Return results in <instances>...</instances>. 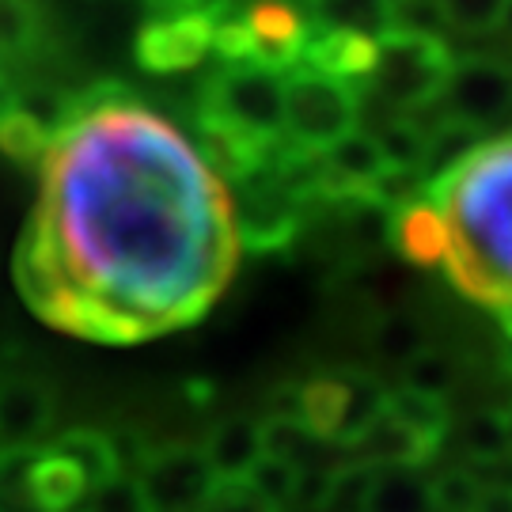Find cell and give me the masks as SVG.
<instances>
[{
  "mask_svg": "<svg viewBox=\"0 0 512 512\" xmlns=\"http://www.w3.org/2000/svg\"><path fill=\"white\" fill-rule=\"evenodd\" d=\"M209 38H213L209 16H198V12L160 16L137 31L133 54H137V65L152 76L186 73V69L202 65V57L209 54Z\"/></svg>",
  "mask_w": 512,
  "mask_h": 512,
  "instance_id": "9",
  "label": "cell"
},
{
  "mask_svg": "<svg viewBox=\"0 0 512 512\" xmlns=\"http://www.w3.org/2000/svg\"><path fill=\"white\" fill-rule=\"evenodd\" d=\"M285 4H293V8H308V0H285Z\"/></svg>",
  "mask_w": 512,
  "mask_h": 512,
  "instance_id": "40",
  "label": "cell"
},
{
  "mask_svg": "<svg viewBox=\"0 0 512 512\" xmlns=\"http://www.w3.org/2000/svg\"><path fill=\"white\" fill-rule=\"evenodd\" d=\"M145 4L156 16H190V12H198V16L220 19L228 12V0H145Z\"/></svg>",
  "mask_w": 512,
  "mask_h": 512,
  "instance_id": "35",
  "label": "cell"
},
{
  "mask_svg": "<svg viewBox=\"0 0 512 512\" xmlns=\"http://www.w3.org/2000/svg\"><path fill=\"white\" fill-rule=\"evenodd\" d=\"M440 220V266L478 304H512V137L482 145L425 190Z\"/></svg>",
  "mask_w": 512,
  "mask_h": 512,
  "instance_id": "2",
  "label": "cell"
},
{
  "mask_svg": "<svg viewBox=\"0 0 512 512\" xmlns=\"http://www.w3.org/2000/svg\"><path fill=\"white\" fill-rule=\"evenodd\" d=\"M376 137V148L391 171H418L425 175V152H429V129H421L414 118H391Z\"/></svg>",
  "mask_w": 512,
  "mask_h": 512,
  "instance_id": "24",
  "label": "cell"
},
{
  "mask_svg": "<svg viewBox=\"0 0 512 512\" xmlns=\"http://www.w3.org/2000/svg\"><path fill=\"white\" fill-rule=\"evenodd\" d=\"M205 512H277L247 478H217L205 494Z\"/></svg>",
  "mask_w": 512,
  "mask_h": 512,
  "instance_id": "31",
  "label": "cell"
},
{
  "mask_svg": "<svg viewBox=\"0 0 512 512\" xmlns=\"http://www.w3.org/2000/svg\"><path fill=\"white\" fill-rule=\"evenodd\" d=\"M133 478L141 482L152 512H186L194 509V505L202 509L205 494L217 482L213 471H209V463H205L202 448H186V444L145 452Z\"/></svg>",
  "mask_w": 512,
  "mask_h": 512,
  "instance_id": "7",
  "label": "cell"
},
{
  "mask_svg": "<svg viewBox=\"0 0 512 512\" xmlns=\"http://www.w3.org/2000/svg\"><path fill=\"white\" fill-rule=\"evenodd\" d=\"M202 456L209 463L213 478H247L251 467L262 459V444H258V421L228 418L213 425V433L205 437Z\"/></svg>",
  "mask_w": 512,
  "mask_h": 512,
  "instance_id": "15",
  "label": "cell"
},
{
  "mask_svg": "<svg viewBox=\"0 0 512 512\" xmlns=\"http://www.w3.org/2000/svg\"><path fill=\"white\" fill-rule=\"evenodd\" d=\"M497 418H501V433H505V452L512 456V406L509 410H501Z\"/></svg>",
  "mask_w": 512,
  "mask_h": 512,
  "instance_id": "37",
  "label": "cell"
},
{
  "mask_svg": "<svg viewBox=\"0 0 512 512\" xmlns=\"http://www.w3.org/2000/svg\"><path fill=\"white\" fill-rule=\"evenodd\" d=\"M501 27L512 35V0H509V8H505V16H501Z\"/></svg>",
  "mask_w": 512,
  "mask_h": 512,
  "instance_id": "39",
  "label": "cell"
},
{
  "mask_svg": "<svg viewBox=\"0 0 512 512\" xmlns=\"http://www.w3.org/2000/svg\"><path fill=\"white\" fill-rule=\"evenodd\" d=\"M209 54H217L220 69H247L255 65V35L247 27V16H224L213 19V38Z\"/></svg>",
  "mask_w": 512,
  "mask_h": 512,
  "instance_id": "25",
  "label": "cell"
},
{
  "mask_svg": "<svg viewBox=\"0 0 512 512\" xmlns=\"http://www.w3.org/2000/svg\"><path fill=\"white\" fill-rule=\"evenodd\" d=\"M361 92L296 65L285 73V137L300 148L323 152L357 129Z\"/></svg>",
  "mask_w": 512,
  "mask_h": 512,
  "instance_id": "4",
  "label": "cell"
},
{
  "mask_svg": "<svg viewBox=\"0 0 512 512\" xmlns=\"http://www.w3.org/2000/svg\"><path fill=\"white\" fill-rule=\"evenodd\" d=\"M54 418L50 391L35 380H4L0 384V444L4 448H35Z\"/></svg>",
  "mask_w": 512,
  "mask_h": 512,
  "instance_id": "12",
  "label": "cell"
},
{
  "mask_svg": "<svg viewBox=\"0 0 512 512\" xmlns=\"http://www.w3.org/2000/svg\"><path fill=\"white\" fill-rule=\"evenodd\" d=\"M433 8L448 27H456L463 35H486L501 27L509 0H433Z\"/></svg>",
  "mask_w": 512,
  "mask_h": 512,
  "instance_id": "27",
  "label": "cell"
},
{
  "mask_svg": "<svg viewBox=\"0 0 512 512\" xmlns=\"http://www.w3.org/2000/svg\"><path fill=\"white\" fill-rule=\"evenodd\" d=\"M232 213H236L239 247L274 255V251H285L296 239L300 220H304V205L296 202L270 171H258L251 179L236 183Z\"/></svg>",
  "mask_w": 512,
  "mask_h": 512,
  "instance_id": "6",
  "label": "cell"
},
{
  "mask_svg": "<svg viewBox=\"0 0 512 512\" xmlns=\"http://www.w3.org/2000/svg\"><path fill=\"white\" fill-rule=\"evenodd\" d=\"M315 27H338L368 38H384L399 27V8L391 0H308Z\"/></svg>",
  "mask_w": 512,
  "mask_h": 512,
  "instance_id": "16",
  "label": "cell"
},
{
  "mask_svg": "<svg viewBox=\"0 0 512 512\" xmlns=\"http://www.w3.org/2000/svg\"><path fill=\"white\" fill-rule=\"evenodd\" d=\"M497 315H501V327H505V334L512 338V304H505V308H497Z\"/></svg>",
  "mask_w": 512,
  "mask_h": 512,
  "instance_id": "38",
  "label": "cell"
},
{
  "mask_svg": "<svg viewBox=\"0 0 512 512\" xmlns=\"http://www.w3.org/2000/svg\"><path fill=\"white\" fill-rule=\"evenodd\" d=\"M361 512H437V501L418 471H376Z\"/></svg>",
  "mask_w": 512,
  "mask_h": 512,
  "instance_id": "20",
  "label": "cell"
},
{
  "mask_svg": "<svg viewBox=\"0 0 512 512\" xmlns=\"http://www.w3.org/2000/svg\"><path fill=\"white\" fill-rule=\"evenodd\" d=\"M277 512H285V509H277ZM289 512H296V509H289Z\"/></svg>",
  "mask_w": 512,
  "mask_h": 512,
  "instance_id": "42",
  "label": "cell"
},
{
  "mask_svg": "<svg viewBox=\"0 0 512 512\" xmlns=\"http://www.w3.org/2000/svg\"><path fill=\"white\" fill-rule=\"evenodd\" d=\"M243 16L255 35L258 69H270L277 76L293 73L304 57V42H308V19L300 16V8L285 4V0H258Z\"/></svg>",
  "mask_w": 512,
  "mask_h": 512,
  "instance_id": "10",
  "label": "cell"
},
{
  "mask_svg": "<svg viewBox=\"0 0 512 512\" xmlns=\"http://www.w3.org/2000/svg\"><path fill=\"white\" fill-rule=\"evenodd\" d=\"M54 141V133L38 122L31 110L12 107L0 118V152L23 167H38L46 160V148Z\"/></svg>",
  "mask_w": 512,
  "mask_h": 512,
  "instance_id": "22",
  "label": "cell"
},
{
  "mask_svg": "<svg viewBox=\"0 0 512 512\" xmlns=\"http://www.w3.org/2000/svg\"><path fill=\"white\" fill-rule=\"evenodd\" d=\"M50 448H57L65 459H73L76 467H80V475L88 478V490L122 475L118 452H114V437L99 433V429H65Z\"/></svg>",
  "mask_w": 512,
  "mask_h": 512,
  "instance_id": "19",
  "label": "cell"
},
{
  "mask_svg": "<svg viewBox=\"0 0 512 512\" xmlns=\"http://www.w3.org/2000/svg\"><path fill=\"white\" fill-rule=\"evenodd\" d=\"M384 414L391 421L406 425L410 433H418L421 440H429L433 448H440V440L448 437V425H452L448 403L440 395L418 391V387H395V391H387Z\"/></svg>",
  "mask_w": 512,
  "mask_h": 512,
  "instance_id": "18",
  "label": "cell"
},
{
  "mask_svg": "<svg viewBox=\"0 0 512 512\" xmlns=\"http://www.w3.org/2000/svg\"><path fill=\"white\" fill-rule=\"evenodd\" d=\"M300 471H304V467H296V463H281V459L262 456L255 467H251L247 482H251L274 509H281V505H293L296 486H300Z\"/></svg>",
  "mask_w": 512,
  "mask_h": 512,
  "instance_id": "29",
  "label": "cell"
},
{
  "mask_svg": "<svg viewBox=\"0 0 512 512\" xmlns=\"http://www.w3.org/2000/svg\"><path fill=\"white\" fill-rule=\"evenodd\" d=\"M471 512H512V490H494V486H486L478 501L471 505Z\"/></svg>",
  "mask_w": 512,
  "mask_h": 512,
  "instance_id": "36",
  "label": "cell"
},
{
  "mask_svg": "<svg viewBox=\"0 0 512 512\" xmlns=\"http://www.w3.org/2000/svg\"><path fill=\"white\" fill-rule=\"evenodd\" d=\"M376 349L384 353L387 361H403L410 365L418 353H425V334L414 319H384L376 327Z\"/></svg>",
  "mask_w": 512,
  "mask_h": 512,
  "instance_id": "32",
  "label": "cell"
},
{
  "mask_svg": "<svg viewBox=\"0 0 512 512\" xmlns=\"http://www.w3.org/2000/svg\"><path fill=\"white\" fill-rule=\"evenodd\" d=\"M27 486H31V501L38 505V512H76L88 497V478L57 448H35Z\"/></svg>",
  "mask_w": 512,
  "mask_h": 512,
  "instance_id": "13",
  "label": "cell"
},
{
  "mask_svg": "<svg viewBox=\"0 0 512 512\" xmlns=\"http://www.w3.org/2000/svg\"><path fill=\"white\" fill-rule=\"evenodd\" d=\"M433 486V501H437V512H471V505L482 494V482L467 471H448L429 482Z\"/></svg>",
  "mask_w": 512,
  "mask_h": 512,
  "instance_id": "33",
  "label": "cell"
},
{
  "mask_svg": "<svg viewBox=\"0 0 512 512\" xmlns=\"http://www.w3.org/2000/svg\"><path fill=\"white\" fill-rule=\"evenodd\" d=\"M300 65L365 92L368 76L376 69V38L357 35V31H338V27H308Z\"/></svg>",
  "mask_w": 512,
  "mask_h": 512,
  "instance_id": "11",
  "label": "cell"
},
{
  "mask_svg": "<svg viewBox=\"0 0 512 512\" xmlns=\"http://www.w3.org/2000/svg\"><path fill=\"white\" fill-rule=\"evenodd\" d=\"M342 380H346V410H342V429H338V440H334V444L357 448V444L368 437V429L384 418L387 391L372 372H365V368L342 372Z\"/></svg>",
  "mask_w": 512,
  "mask_h": 512,
  "instance_id": "17",
  "label": "cell"
},
{
  "mask_svg": "<svg viewBox=\"0 0 512 512\" xmlns=\"http://www.w3.org/2000/svg\"><path fill=\"white\" fill-rule=\"evenodd\" d=\"M482 145V129L444 118L437 129H429V152H425V179L433 183L440 175H448L456 164H463L475 148Z\"/></svg>",
  "mask_w": 512,
  "mask_h": 512,
  "instance_id": "23",
  "label": "cell"
},
{
  "mask_svg": "<svg viewBox=\"0 0 512 512\" xmlns=\"http://www.w3.org/2000/svg\"><path fill=\"white\" fill-rule=\"evenodd\" d=\"M202 110L228 126L251 133L262 145L285 137V76L270 69H220L205 84Z\"/></svg>",
  "mask_w": 512,
  "mask_h": 512,
  "instance_id": "5",
  "label": "cell"
},
{
  "mask_svg": "<svg viewBox=\"0 0 512 512\" xmlns=\"http://www.w3.org/2000/svg\"><path fill=\"white\" fill-rule=\"evenodd\" d=\"M440 99L448 107V118L486 129L512 110V69L490 57L456 61Z\"/></svg>",
  "mask_w": 512,
  "mask_h": 512,
  "instance_id": "8",
  "label": "cell"
},
{
  "mask_svg": "<svg viewBox=\"0 0 512 512\" xmlns=\"http://www.w3.org/2000/svg\"><path fill=\"white\" fill-rule=\"evenodd\" d=\"M452 384V365L440 357V353H418L410 365H406V387H418V391H429V395H440Z\"/></svg>",
  "mask_w": 512,
  "mask_h": 512,
  "instance_id": "34",
  "label": "cell"
},
{
  "mask_svg": "<svg viewBox=\"0 0 512 512\" xmlns=\"http://www.w3.org/2000/svg\"><path fill=\"white\" fill-rule=\"evenodd\" d=\"M35 448H0V512H38L27 486Z\"/></svg>",
  "mask_w": 512,
  "mask_h": 512,
  "instance_id": "26",
  "label": "cell"
},
{
  "mask_svg": "<svg viewBox=\"0 0 512 512\" xmlns=\"http://www.w3.org/2000/svg\"><path fill=\"white\" fill-rule=\"evenodd\" d=\"M258 444L262 456L281 459V463H296V467H311L315 463V448L323 440H315L304 429V421L293 414H266L258 421Z\"/></svg>",
  "mask_w": 512,
  "mask_h": 512,
  "instance_id": "21",
  "label": "cell"
},
{
  "mask_svg": "<svg viewBox=\"0 0 512 512\" xmlns=\"http://www.w3.org/2000/svg\"><path fill=\"white\" fill-rule=\"evenodd\" d=\"M84 512H152V505H148V497L137 478L118 475L110 478V482H103V486L88 490Z\"/></svg>",
  "mask_w": 512,
  "mask_h": 512,
  "instance_id": "30",
  "label": "cell"
},
{
  "mask_svg": "<svg viewBox=\"0 0 512 512\" xmlns=\"http://www.w3.org/2000/svg\"><path fill=\"white\" fill-rule=\"evenodd\" d=\"M452 65L456 61L440 35L391 27L384 38H376V69L368 76V88L395 110L433 107L444 95Z\"/></svg>",
  "mask_w": 512,
  "mask_h": 512,
  "instance_id": "3",
  "label": "cell"
},
{
  "mask_svg": "<svg viewBox=\"0 0 512 512\" xmlns=\"http://www.w3.org/2000/svg\"><path fill=\"white\" fill-rule=\"evenodd\" d=\"M391 4H395V8H399V4H403V0H391Z\"/></svg>",
  "mask_w": 512,
  "mask_h": 512,
  "instance_id": "41",
  "label": "cell"
},
{
  "mask_svg": "<svg viewBox=\"0 0 512 512\" xmlns=\"http://www.w3.org/2000/svg\"><path fill=\"white\" fill-rule=\"evenodd\" d=\"M42 31L35 0H0V46L4 54L31 50Z\"/></svg>",
  "mask_w": 512,
  "mask_h": 512,
  "instance_id": "28",
  "label": "cell"
},
{
  "mask_svg": "<svg viewBox=\"0 0 512 512\" xmlns=\"http://www.w3.org/2000/svg\"><path fill=\"white\" fill-rule=\"evenodd\" d=\"M357 448H361V459L372 463L376 471H418L437 456V448L429 440H421L418 433H410L406 425L391 421L387 414L368 429V437Z\"/></svg>",
  "mask_w": 512,
  "mask_h": 512,
  "instance_id": "14",
  "label": "cell"
},
{
  "mask_svg": "<svg viewBox=\"0 0 512 512\" xmlns=\"http://www.w3.org/2000/svg\"><path fill=\"white\" fill-rule=\"evenodd\" d=\"M16 247L19 296L88 342H148L202 319L239 262L232 190L167 118L114 88L73 99Z\"/></svg>",
  "mask_w": 512,
  "mask_h": 512,
  "instance_id": "1",
  "label": "cell"
}]
</instances>
